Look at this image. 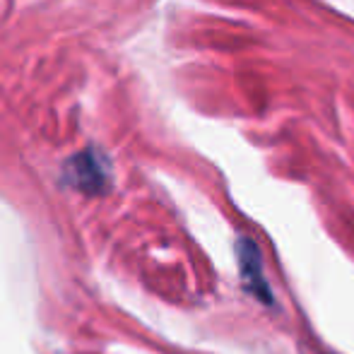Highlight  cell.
Returning <instances> with one entry per match:
<instances>
[{"mask_svg":"<svg viewBox=\"0 0 354 354\" xmlns=\"http://www.w3.org/2000/svg\"><path fill=\"white\" fill-rule=\"evenodd\" d=\"M236 256H239L241 280L246 284L248 292L256 294L263 304H272V294H270V289H268L266 277H263V258L256 243H253L251 239H239Z\"/></svg>","mask_w":354,"mask_h":354,"instance_id":"1","label":"cell"},{"mask_svg":"<svg viewBox=\"0 0 354 354\" xmlns=\"http://www.w3.org/2000/svg\"><path fill=\"white\" fill-rule=\"evenodd\" d=\"M73 176L77 188H84V191H97L99 183H102V169H99V162L92 159L89 154H80L73 162Z\"/></svg>","mask_w":354,"mask_h":354,"instance_id":"2","label":"cell"}]
</instances>
